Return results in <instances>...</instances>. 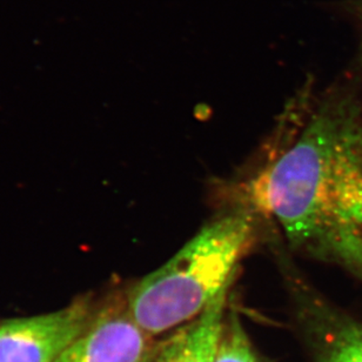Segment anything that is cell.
I'll return each mask as SVG.
<instances>
[{
	"instance_id": "1",
	"label": "cell",
	"mask_w": 362,
	"mask_h": 362,
	"mask_svg": "<svg viewBox=\"0 0 362 362\" xmlns=\"http://www.w3.org/2000/svg\"><path fill=\"white\" fill-rule=\"evenodd\" d=\"M351 79L314 101L296 134L245 188L240 204L274 223L289 250L362 284V88Z\"/></svg>"
},
{
	"instance_id": "2",
	"label": "cell",
	"mask_w": 362,
	"mask_h": 362,
	"mask_svg": "<svg viewBox=\"0 0 362 362\" xmlns=\"http://www.w3.org/2000/svg\"><path fill=\"white\" fill-rule=\"evenodd\" d=\"M260 219L239 202L209 220L164 265L127 291L134 320L156 337L198 317L233 285L241 262L258 241Z\"/></svg>"
},
{
	"instance_id": "3",
	"label": "cell",
	"mask_w": 362,
	"mask_h": 362,
	"mask_svg": "<svg viewBox=\"0 0 362 362\" xmlns=\"http://www.w3.org/2000/svg\"><path fill=\"white\" fill-rule=\"evenodd\" d=\"M278 260L296 325L313 362H362V321L319 292L287 255Z\"/></svg>"
},
{
	"instance_id": "4",
	"label": "cell",
	"mask_w": 362,
	"mask_h": 362,
	"mask_svg": "<svg viewBox=\"0 0 362 362\" xmlns=\"http://www.w3.org/2000/svg\"><path fill=\"white\" fill-rule=\"evenodd\" d=\"M157 341L129 312L126 294L97 303L90 324L54 362H154Z\"/></svg>"
},
{
	"instance_id": "5",
	"label": "cell",
	"mask_w": 362,
	"mask_h": 362,
	"mask_svg": "<svg viewBox=\"0 0 362 362\" xmlns=\"http://www.w3.org/2000/svg\"><path fill=\"white\" fill-rule=\"evenodd\" d=\"M97 303L81 296L53 313L0 324V362H54L84 333Z\"/></svg>"
},
{
	"instance_id": "6",
	"label": "cell",
	"mask_w": 362,
	"mask_h": 362,
	"mask_svg": "<svg viewBox=\"0 0 362 362\" xmlns=\"http://www.w3.org/2000/svg\"><path fill=\"white\" fill-rule=\"evenodd\" d=\"M230 288L216 296L198 317L157 342L154 362H216Z\"/></svg>"
},
{
	"instance_id": "7",
	"label": "cell",
	"mask_w": 362,
	"mask_h": 362,
	"mask_svg": "<svg viewBox=\"0 0 362 362\" xmlns=\"http://www.w3.org/2000/svg\"><path fill=\"white\" fill-rule=\"evenodd\" d=\"M216 362H262L234 307L227 310Z\"/></svg>"
},
{
	"instance_id": "8",
	"label": "cell",
	"mask_w": 362,
	"mask_h": 362,
	"mask_svg": "<svg viewBox=\"0 0 362 362\" xmlns=\"http://www.w3.org/2000/svg\"><path fill=\"white\" fill-rule=\"evenodd\" d=\"M341 10L349 16L358 31L359 49H358V69H359V81L362 88V0H345L340 3Z\"/></svg>"
},
{
	"instance_id": "9",
	"label": "cell",
	"mask_w": 362,
	"mask_h": 362,
	"mask_svg": "<svg viewBox=\"0 0 362 362\" xmlns=\"http://www.w3.org/2000/svg\"><path fill=\"white\" fill-rule=\"evenodd\" d=\"M358 153H359L360 164L362 168V124L360 127L359 139H358Z\"/></svg>"
}]
</instances>
